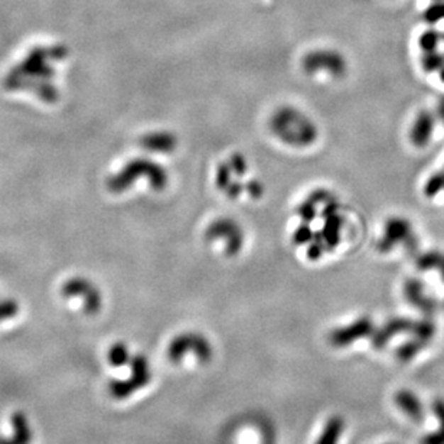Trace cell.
Wrapping results in <instances>:
<instances>
[{
  "label": "cell",
  "instance_id": "cell-10",
  "mask_svg": "<svg viewBox=\"0 0 444 444\" xmlns=\"http://www.w3.org/2000/svg\"><path fill=\"white\" fill-rule=\"evenodd\" d=\"M65 294L70 297H84V303H85V312L87 313H96L101 307V297L99 294L97 290H94L93 287L88 286L87 283H71L67 289H65Z\"/></svg>",
  "mask_w": 444,
  "mask_h": 444
},
{
  "label": "cell",
  "instance_id": "cell-5",
  "mask_svg": "<svg viewBox=\"0 0 444 444\" xmlns=\"http://www.w3.org/2000/svg\"><path fill=\"white\" fill-rule=\"evenodd\" d=\"M11 433L0 434V444H32L33 427L23 411L12 413L9 418Z\"/></svg>",
  "mask_w": 444,
  "mask_h": 444
},
{
  "label": "cell",
  "instance_id": "cell-23",
  "mask_svg": "<svg viewBox=\"0 0 444 444\" xmlns=\"http://www.w3.org/2000/svg\"><path fill=\"white\" fill-rule=\"evenodd\" d=\"M437 116H438V118L443 121V124H444V99H441L440 100V103H438V107H437Z\"/></svg>",
  "mask_w": 444,
  "mask_h": 444
},
{
  "label": "cell",
  "instance_id": "cell-19",
  "mask_svg": "<svg viewBox=\"0 0 444 444\" xmlns=\"http://www.w3.org/2000/svg\"><path fill=\"white\" fill-rule=\"evenodd\" d=\"M421 65L426 70V72H435L440 71L444 67V55L438 54L437 51H430L424 52Z\"/></svg>",
  "mask_w": 444,
  "mask_h": 444
},
{
  "label": "cell",
  "instance_id": "cell-12",
  "mask_svg": "<svg viewBox=\"0 0 444 444\" xmlns=\"http://www.w3.org/2000/svg\"><path fill=\"white\" fill-rule=\"evenodd\" d=\"M133 353L130 346L126 343V342H114L109 350H107V362L111 368H126L128 367L131 358H133Z\"/></svg>",
  "mask_w": 444,
  "mask_h": 444
},
{
  "label": "cell",
  "instance_id": "cell-9",
  "mask_svg": "<svg viewBox=\"0 0 444 444\" xmlns=\"http://www.w3.org/2000/svg\"><path fill=\"white\" fill-rule=\"evenodd\" d=\"M394 403L410 420L421 423L426 417V411L420 398L410 389H399L394 395Z\"/></svg>",
  "mask_w": 444,
  "mask_h": 444
},
{
  "label": "cell",
  "instance_id": "cell-22",
  "mask_svg": "<svg viewBox=\"0 0 444 444\" xmlns=\"http://www.w3.org/2000/svg\"><path fill=\"white\" fill-rule=\"evenodd\" d=\"M261 444H276V433L273 427H264L261 431Z\"/></svg>",
  "mask_w": 444,
  "mask_h": 444
},
{
  "label": "cell",
  "instance_id": "cell-21",
  "mask_svg": "<svg viewBox=\"0 0 444 444\" xmlns=\"http://www.w3.org/2000/svg\"><path fill=\"white\" fill-rule=\"evenodd\" d=\"M16 315V304L12 301H0V322Z\"/></svg>",
  "mask_w": 444,
  "mask_h": 444
},
{
  "label": "cell",
  "instance_id": "cell-6",
  "mask_svg": "<svg viewBox=\"0 0 444 444\" xmlns=\"http://www.w3.org/2000/svg\"><path fill=\"white\" fill-rule=\"evenodd\" d=\"M403 293H404L406 300L414 307H417L418 310H421L424 315H433L438 307V303L433 297L426 294V286L418 279H414V277L409 279L404 283Z\"/></svg>",
  "mask_w": 444,
  "mask_h": 444
},
{
  "label": "cell",
  "instance_id": "cell-11",
  "mask_svg": "<svg viewBox=\"0 0 444 444\" xmlns=\"http://www.w3.org/2000/svg\"><path fill=\"white\" fill-rule=\"evenodd\" d=\"M345 428H346V421L340 414L331 416L325 421L322 431L319 433L315 444H339L345 433Z\"/></svg>",
  "mask_w": 444,
  "mask_h": 444
},
{
  "label": "cell",
  "instance_id": "cell-4",
  "mask_svg": "<svg viewBox=\"0 0 444 444\" xmlns=\"http://www.w3.org/2000/svg\"><path fill=\"white\" fill-rule=\"evenodd\" d=\"M413 237V228L409 219L404 218H391L387 221L384 227L382 238L378 241V250L381 252H389L398 244H409Z\"/></svg>",
  "mask_w": 444,
  "mask_h": 444
},
{
  "label": "cell",
  "instance_id": "cell-15",
  "mask_svg": "<svg viewBox=\"0 0 444 444\" xmlns=\"http://www.w3.org/2000/svg\"><path fill=\"white\" fill-rule=\"evenodd\" d=\"M426 345H427L426 342L413 336L410 340H407L396 349V358L401 362H410L426 348Z\"/></svg>",
  "mask_w": 444,
  "mask_h": 444
},
{
  "label": "cell",
  "instance_id": "cell-7",
  "mask_svg": "<svg viewBox=\"0 0 444 444\" xmlns=\"http://www.w3.org/2000/svg\"><path fill=\"white\" fill-rule=\"evenodd\" d=\"M414 326V321L407 318H394L389 319L382 328L375 329L371 336V343L374 349H384L396 335L411 332Z\"/></svg>",
  "mask_w": 444,
  "mask_h": 444
},
{
  "label": "cell",
  "instance_id": "cell-18",
  "mask_svg": "<svg viewBox=\"0 0 444 444\" xmlns=\"http://www.w3.org/2000/svg\"><path fill=\"white\" fill-rule=\"evenodd\" d=\"M441 191H444V170L431 174L424 185V195L428 198L435 196Z\"/></svg>",
  "mask_w": 444,
  "mask_h": 444
},
{
  "label": "cell",
  "instance_id": "cell-8",
  "mask_svg": "<svg viewBox=\"0 0 444 444\" xmlns=\"http://www.w3.org/2000/svg\"><path fill=\"white\" fill-rule=\"evenodd\" d=\"M434 128H435L434 114L426 110L418 113L410 130V142L416 148H426L431 142Z\"/></svg>",
  "mask_w": 444,
  "mask_h": 444
},
{
  "label": "cell",
  "instance_id": "cell-16",
  "mask_svg": "<svg viewBox=\"0 0 444 444\" xmlns=\"http://www.w3.org/2000/svg\"><path fill=\"white\" fill-rule=\"evenodd\" d=\"M413 336L421 339L423 342L428 343L431 342V339L434 338V333H435V326L431 321L428 319H423V321H418V322H414V326L411 329Z\"/></svg>",
  "mask_w": 444,
  "mask_h": 444
},
{
  "label": "cell",
  "instance_id": "cell-2",
  "mask_svg": "<svg viewBox=\"0 0 444 444\" xmlns=\"http://www.w3.org/2000/svg\"><path fill=\"white\" fill-rule=\"evenodd\" d=\"M166 355L172 364H182L185 357H192L198 364H209L213 358L212 342L199 332H184L176 335L167 345Z\"/></svg>",
  "mask_w": 444,
  "mask_h": 444
},
{
  "label": "cell",
  "instance_id": "cell-13",
  "mask_svg": "<svg viewBox=\"0 0 444 444\" xmlns=\"http://www.w3.org/2000/svg\"><path fill=\"white\" fill-rule=\"evenodd\" d=\"M417 269L421 272L437 270L444 282V254L430 251L424 252L417 258Z\"/></svg>",
  "mask_w": 444,
  "mask_h": 444
},
{
  "label": "cell",
  "instance_id": "cell-20",
  "mask_svg": "<svg viewBox=\"0 0 444 444\" xmlns=\"http://www.w3.org/2000/svg\"><path fill=\"white\" fill-rule=\"evenodd\" d=\"M423 18L430 25H434V23L443 21L444 19V0H437V2H433L424 11Z\"/></svg>",
  "mask_w": 444,
  "mask_h": 444
},
{
  "label": "cell",
  "instance_id": "cell-3",
  "mask_svg": "<svg viewBox=\"0 0 444 444\" xmlns=\"http://www.w3.org/2000/svg\"><path fill=\"white\" fill-rule=\"evenodd\" d=\"M375 331L374 322L371 318L368 316H362L358 318L357 321H353L352 323L346 325V326H340L333 329L329 333V343L338 349L346 348L352 343H355L360 339L364 338H371L372 333Z\"/></svg>",
  "mask_w": 444,
  "mask_h": 444
},
{
  "label": "cell",
  "instance_id": "cell-1",
  "mask_svg": "<svg viewBox=\"0 0 444 444\" xmlns=\"http://www.w3.org/2000/svg\"><path fill=\"white\" fill-rule=\"evenodd\" d=\"M128 375L124 378H116L109 381V394L116 401H124V399L135 395L139 391H143L153 379V370L150 361L143 353H135L128 364Z\"/></svg>",
  "mask_w": 444,
  "mask_h": 444
},
{
  "label": "cell",
  "instance_id": "cell-14",
  "mask_svg": "<svg viewBox=\"0 0 444 444\" xmlns=\"http://www.w3.org/2000/svg\"><path fill=\"white\" fill-rule=\"evenodd\" d=\"M433 413L435 414L440 427L437 431L427 434L421 444H444V399H435L433 403Z\"/></svg>",
  "mask_w": 444,
  "mask_h": 444
},
{
  "label": "cell",
  "instance_id": "cell-17",
  "mask_svg": "<svg viewBox=\"0 0 444 444\" xmlns=\"http://www.w3.org/2000/svg\"><path fill=\"white\" fill-rule=\"evenodd\" d=\"M440 40H441V35L437 30L427 29L426 32L421 33V36L418 39V45L424 52H430V51L437 50Z\"/></svg>",
  "mask_w": 444,
  "mask_h": 444
},
{
  "label": "cell",
  "instance_id": "cell-24",
  "mask_svg": "<svg viewBox=\"0 0 444 444\" xmlns=\"http://www.w3.org/2000/svg\"><path fill=\"white\" fill-rule=\"evenodd\" d=\"M433 2H437V0H433Z\"/></svg>",
  "mask_w": 444,
  "mask_h": 444
}]
</instances>
